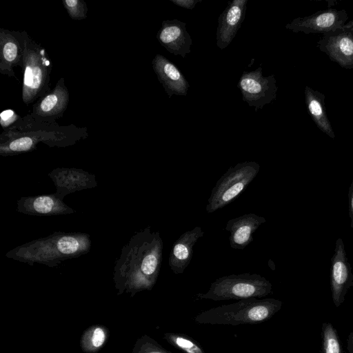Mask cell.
Here are the masks:
<instances>
[{
	"instance_id": "10",
	"label": "cell",
	"mask_w": 353,
	"mask_h": 353,
	"mask_svg": "<svg viewBox=\"0 0 353 353\" xmlns=\"http://www.w3.org/2000/svg\"><path fill=\"white\" fill-rule=\"evenodd\" d=\"M317 47L341 67L353 68V32L350 30L343 27L323 34Z\"/></svg>"
},
{
	"instance_id": "11",
	"label": "cell",
	"mask_w": 353,
	"mask_h": 353,
	"mask_svg": "<svg viewBox=\"0 0 353 353\" xmlns=\"http://www.w3.org/2000/svg\"><path fill=\"white\" fill-rule=\"evenodd\" d=\"M68 103V89L65 84V79L61 77L48 94L33 103L28 114L38 121L56 123L57 119L63 117Z\"/></svg>"
},
{
	"instance_id": "15",
	"label": "cell",
	"mask_w": 353,
	"mask_h": 353,
	"mask_svg": "<svg viewBox=\"0 0 353 353\" xmlns=\"http://www.w3.org/2000/svg\"><path fill=\"white\" fill-rule=\"evenodd\" d=\"M157 39L166 50L174 55L185 58L187 54L190 53L192 41L185 22L178 19L163 21Z\"/></svg>"
},
{
	"instance_id": "12",
	"label": "cell",
	"mask_w": 353,
	"mask_h": 353,
	"mask_svg": "<svg viewBox=\"0 0 353 353\" xmlns=\"http://www.w3.org/2000/svg\"><path fill=\"white\" fill-rule=\"evenodd\" d=\"M353 285L352 268L348 261L343 240L339 238L331 259L330 286L334 303L339 306L348 289Z\"/></svg>"
},
{
	"instance_id": "17",
	"label": "cell",
	"mask_w": 353,
	"mask_h": 353,
	"mask_svg": "<svg viewBox=\"0 0 353 353\" xmlns=\"http://www.w3.org/2000/svg\"><path fill=\"white\" fill-rule=\"evenodd\" d=\"M19 212L34 216H52L74 213L55 193L21 197L17 202Z\"/></svg>"
},
{
	"instance_id": "18",
	"label": "cell",
	"mask_w": 353,
	"mask_h": 353,
	"mask_svg": "<svg viewBox=\"0 0 353 353\" xmlns=\"http://www.w3.org/2000/svg\"><path fill=\"white\" fill-rule=\"evenodd\" d=\"M152 65L158 80L169 98L173 94L187 95L190 84L183 73L172 61L157 54L152 59Z\"/></svg>"
},
{
	"instance_id": "20",
	"label": "cell",
	"mask_w": 353,
	"mask_h": 353,
	"mask_svg": "<svg viewBox=\"0 0 353 353\" xmlns=\"http://www.w3.org/2000/svg\"><path fill=\"white\" fill-rule=\"evenodd\" d=\"M203 234L202 228L196 226L182 234L173 243L168 258V265L173 273H183L192 260L194 245Z\"/></svg>"
},
{
	"instance_id": "6",
	"label": "cell",
	"mask_w": 353,
	"mask_h": 353,
	"mask_svg": "<svg viewBox=\"0 0 353 353\" xmlns=\"http://www.w3.org/2000/svg\"><path fill=\"white\" fill-rule=\"evenodd\" d=\"M272 288V283L260 274H231L216 279L205 293H199L196 297L216 301L261 298L271 294Z\"/></svg>"
},
{
	"instance_id": "9",
	"label": "cell",
	"mask_w": 353,
	"mask_h": 353,
	"mask_svg": "<svg viewBox=\"0 0 353 353\" xmlns=\"http://www.w3.org/2000/svg\"><path fill=\"white\" fill-rule=\"evenodd\" d=\"M345 10L330 8L319 10L310 16L299 17L285 25V28L294 33H325L341 28L347 23Z\"/></svg>"
},
{
	"instance_id": "7",
	"label": "cell",
	"mask_w": 353,
	"mask_h": 353,
	"mask_svg": "<svg viewBox=\"0 0 353 353\" xmlns=\"http://www.w3.org/2000/svg\"><path fill=\"white\" fill-rule=\"evenodd\" d=\"M260 165L255 161L239 163L217 181L211 191L205 209L212 213L232 202L255 179Z\"/></svg>"
},
{
	"instance_id": "30",
	"label": "cell",
	"mask_w": 353,
	"mask_h": 353,
	"mask_svg": "<svg viewBox=\"0 0 353 353\" xmlns=\"http://www.w3.org/2000/svg\"><path fill=\"white\" fill-rule=\"evenodd\" d=\"M343 27L353 32V19L351 21L347 22Z\"/></svg>"
},
{
	"instance_id": "2",
	"label": "cell",
	"mask_w": 353,
	"mask_h": 353,
	"mask_svg": "<svg viewBox=\"0 0 353 353\" xmlns=\"http://www.w3.org/2000/svg\"><path fill=\"white\" fill-rule=\"evenodd\" d=\"M88 137V128L38 121L29 114L21 117L0 135V154L12 156L30 152L41 143L50 147H67Z\"/></svg>"
},
{
	"instance_id": "29",
	"label": "cell",
	"mask_w": 353,
	"mask_h": 353,
	"mask_svg": "<svg viewBox=\"0 0 353 353\" xmlns=\"http://www.w3.org/2000/svg\"><path fill=\"white\" fill-rule=\"evenodd\" d=\"M348 209L349 216L351 219L350 226L353 230V179L348 190Z\"/></svg>"
},
{
	"instance_id": "25",
	"label": "cell",
	"mask_w": 353,
	"mask_h": 353,
	"mask_svg": "<svg viewBox=\"0 0 353 353\" xmlns=\"http://www.w3.org/2000/svg\"><path fill=\"white\" fill-rule=\"evenodd\" d=\"M132 353H172L164 349L157 341L147 335L136 342Z\"/></svg>"
},
{
	"instance_id": "19",
	"label": "cell",
	"mask_w": 353,
	"mask_h": 353,
	"mask_svg": "<svg viewBox=\"0 0 353 353\" xmlns=\"http://www.w3.org/2000/svg\"><path fill=\"white\" fill-rule=\"evenodd\" d=\"M266 222L264 217L254 213L245 214L230 219L225 230L230 233L229 243L233 249L243 250L253 241V234Z\"/></svg>"
},
{
	"instance_id": "13",
	"label": "cell",
	"mask_w": 353,
	"mask_h": 353,
	"mask_svg": "<svg viewBox=\"0 0 353 353\" xmlns=\"http://www.w3.org/2000/svg\"><path fill=\"white\" fill-rule=\"evenodd\" d=\"M48 176L56 187L55 194L61 199L70 193L97 185L95 176L80 168H57Z\"/></svg>"
},
{
	"instance_id": "5",
	"label": "cell",
	"mask_w": 353,
	"mask_h": 353,
	"mask_svg": "<svg viewBox=\"0 0 353 353\" xmlns=\"http://www.w3.org/2000/svg\"><path fill=\"white\" fill-rule=\"evenodd\" d=\"M21 32L23 48L21 97L28 106L52 90L50 76L52 63L45 48L30 37L26 31Z\"/></svg>"
},
{
	"instance_id": "1",
	"label": "cell",
	"mask_w": 353,
	"mask_h": 353,
	"mask_svg": "<svg viewBox=\"0 0 353 353\" xmlns=\"http://www.w3.org/2000/svg\"><path fill=\"white\" fill-rule=\"evenodd\" d=\"M163 242L150 226L136 232L123 247L116 261L114 281L119 293L132 296L155 285L163 259Z\"/></svg>"
},
{
	"instance_id": "22",
	"label": "cell",
	"mask_w": 353,
	"mask_h": 353,
	"mask_svg": "<svg viewBox=\"0 0 353 353\" xmlns=\"http://www.w3.org/2000/svg\"><path fill=\"white\" fill-rule=\"evenodd\" d=\"M107 329L101 325H92L85 330L81 339L82 350L88 353H94L105 343Z\"/></svg>"
},
{
	"instance_id": "26",
	"label": "cell",
	"mask_w": 353,
	"mask_h": 353,
	"mask_svg": "<svg viewBox=\"0 0 353 353\" xmlns=\"http://www.w3.org/2000/svg\"><path fill=\"white\" fill-rule=\"evenodd\" d=\"M62 3L71 19L83 20L87 17L88 9L83 0H63Z\"/></svg>"
},
{
	"instance_id": "28",
	"label": "cell",
	"mask_w": 353,
	"mask_h": 353,
	"mask_svg": "<svg viewBox=\"0 0 353 353\" xmlns=\"http://www.w3.org/2000/svg\"><path fill=\"white\" fill-rule=\"evenodd\" d=\"M176 6L188 10H193L196 4L201 0H170Z\"/></svg>"
},
{
	"instance_id": "31",
	"label": "cell",
	"mask_w": 353,
	"mask_h": 353,
	"mask_svg": "<svg viewBox=\"0 0 353 353\" xmlns=\"http://www.w3.org/2000/svg\"><path fill=\"white\" fill-rule=\"evenodd\" d=\"M351 347H352V352H353V338L352 339V341H351Z\"/></svg>"
},
{
	"instance_id": "4",
	"label": "cell",
	"mask_w": 353,
	"mask_h": 353,
	"mask_svg": "<svg viewBox=\"0 0 353 353\" xmlns=\"http://www.w3.org/2000/svg\"><path fill=\"white\" fill-rule=\"evenodd\" d=\"M282 302L273 298H250L203 311L194 317L199 324H254L270 319L281 307Z\"/></svg>"
},
{
	"instance_id": "27",
	"label": "cell",
	"mask_w": 353,
	"mask_h": 353,
	"mask_svg": "<svg viewBox=\"0 0 353 353\" xmlns=\"http://www.w3.org/2000/svg\"><path fill=\"white\" fill-rule=\"evenodd\" d=\"M21 117L13 110L6 109L0 114V124L3 130H5L15 124Z\"/></svg>"
},
{
	"instance_id": "3",
	"label": "cell",
	"mask_w": 353,
	"mask_h": 353,
	"mask_svg": "<svg viewBox=\"0 0 353 353\" xmlns=\"http://www.w3.org/2000/svg\"><path fill=\"white\" fill-rule=\"evenodd\" d=\"M90 248L88 234L55 232L19 245L8 252L6 256L30 265L41 263L52 268L88 253Z\"/></svg>"
},
{
	"instance_id": "21",
	"label": "cell",
	"mask_w": 353,
	"mask_h": 353,
	"mask_svg": "<svg viewBox=\"0 0 353 353\" xmlns=\"http://www.w3.org/2000/svg\"><path fill=\"white\" fill-rule=\"evenodd\" d=\"M304 94L307 110L313 121L320 130L334 139L335 134L326 112L325 94L309 86H305Z\"/></svg>"
},
{
	"instance_id": "16",
	"label": "cell",
	"mask_w": 353,
	"mask_h": 353,
	"mask_svg": "<svg viewBox=\"0 0 353 353\" xmlns=\"http://www.w3.org/2000/svg\"><path fill=\"white\" fill-rule=\"evenodd\" d=\"M21 31L0 28V73L17 79L14 68L23 66Z\"/></svg>"
},
{
	"instance_id": "23",
	"label": "cell",
	"mask_w": 353,
	"mask_h": 353,
	"mask_svg": "<svg viewBox=\"0 0 353 353\" xmlns=\"http://www.w3.org/2000/svg\"><path fill=\"white\" fill-rule=\"evenodd\" d=\"M163 338L172 346L185 353H205L203 349L187 336L176 333H165Z\"/></svg>"
},
{
	"instance_id": "8",
	"label": "cell",
	"mask_w": 353,
	"mask_h": 353,
	"mask_svg": "<svg viewBox=\"0 0 353 353\" xmlns=\"http://www.w3.org/2000/svg\"><path fill=\"white\" fill-rule=\"evenodd\" d=\"M243 101L254 106L256 112L276 99L278 88L274 75L263 77L262 67L250 72H243L237 83Z\"/></svg>"
},
{
	"instance_id": "24",
	"label": "cell",
	"mask_w": 353,
	"mask_h": 353,
	"mask_svg": "<svg viewBox=\"0 0 353 353\" xmlns=\"http://www.w3.org/2000/svg\"><path fill=\"white\" fill-rule=\"evenodd\" d=\"M323 334V353H342L338 336L332 324H324Z\"/></svg>"
},
{
	"instance_id": "14",
	"label": "cell",
	"mask_w": 353,
	"mask_h": 353,
	"mask_svg": "<svg viewBox=\"0 0 353 353\" xmlns=\"http://www.w3.org/2000/svg\"><path fill=\"white\" fill-rule=\"evenodd\" d=\"M248 0L229 1L218 19L216 45L221 50L227 48L234 39L245 16Z\"/></svg>"
}]
</instances>
